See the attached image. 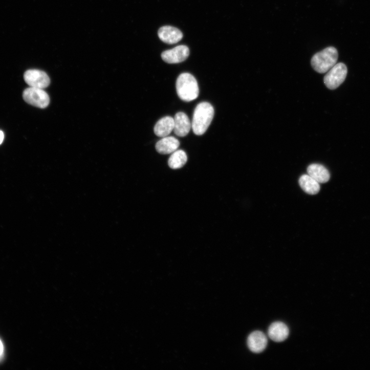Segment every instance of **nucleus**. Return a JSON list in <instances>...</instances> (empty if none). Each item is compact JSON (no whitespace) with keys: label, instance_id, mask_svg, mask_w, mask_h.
<instances>
[{"label":"nucleus","instance_id":"nucleus-8","mask_svg":"<svg viewBox=\"0 0 370 370\" xmlns=\"http://www.w3.org/2000/svg\"><path fill=\"white\" fill-rule=\"evenodd\" d=\"M158 36L163 42L168 45L176 44L183 37V34L179 29L171 26L161 28L158 31Z\"/></svg>","mask_w":370,"mask_h":370},{"label":"nucleus","instance_id":"nucleus-16","mask_svg":"<svg viewBox=\"0 0 370 370\" xmlns=\"http://www.w3.org/2000/svg\"><path fill=\"white\" fill-rule=\"evenodd\" d=\"M187 156L186 153L182 150H177L173 153L168 160V165L173 169L182 168L187 163Z\"/></svg>","mask_w":370,"mask_h":370},{"label":"nucleus","instance_id":"nucleus-2","mask_svg":"<svg viewBox=\"0 0 370 370\" xmlns=\"http://www.w3.org/2000/svg\"><path fill=\"white\" fill-rule=\"evenodd\" d=\"M176 89L179 98L186 102L196 99L199 95L198 81L190 73H182L178 77Z\"/></svg>","mask_w":370,"mask_h":370},{"label":"nucleus","instance_id":"nucleus-17","mask_svg":"<svg viewBox=\"0 0 370 370\" xmlns=\"http://www.w3.org/2000/svg\"><path fill=\"white\" fill-rule=\"evenodd\" d=\"M4 351L5 349L4 344L1 339H0V362H1L4 359Z\"/></svg>","mask_w":370,"mask_h":370},{"label":"nucleus","instance_id":"nucleus-12","mask_svg":"<svg viewBox=\"0 0 370 370\" xmlns=\"http://www.w3.org/2000/svg\"><path fill=\"white\" fill-rule=\"evenodd\" d=\"M174 127V118L171 116H166L159 120L156 123L154 132L159 137H166L173 130Z\"/></svg>","mask_w":370,"mask_h":370},{"label":"nucleus","instance_id":"nucleus-7","mask_svg":"<svg viewBox=\"0 0 370 370\" xmlns=\"http://www.w3.org/2000/svg\"><path fill=\"white\" fill-rule=\"evenodd\" d=\"M190 54L188 47L185 45L179 46L162 53V59L169 64L179 63L185 61Z\"/></svg>","mask_w":370,"mask_h":370},{"label":"nucleus","instance_id":"nucleus-1","mask_svg":"<svg viewBox=\"0 0 370 370\" xmlns=\"http://www.w3.org/2000/svg\"><path fill=\"white\" fill-rule=\"evenodd\" d=\"M214 115L212 105L209 102H202L196 106L191 123L194 134L203 135L211 124Z\"/></svg>","mask_w":370,"mask_h":370},{"label":"nucleus","instance_id":"nucleus-18","mask_svg":"<svg viewBox=\"0 0 370 370\" xmlns=\"http://www.w3.org/2000/svg\"><path fill=\"white\" fill-rule=\"evenodd\" d=\"M5 139V135L4 133L0 130V145H1L4 142Z\"/></svg>","mask_w":370,"mask_h":370},{"label":"nucleus","instance_id":"nucleus-3","mask_svg":"<svg viewBox=\"0 0 370 370\" xmlns=\"http://www.w3.org/2000/svg\"><path fill=\"white\" fill-rule=\"evenodd\" d=\"M338 57L336 49L330 47L315 54L311 59V65L315 71L323 74L337 63Z\"/></svg>","mask_w":370,"mask_h":370},{"label":"nucleus","instance_id":"nucleus-4","mask_svg":"<svg viewBox=\"0 0 370 370\" xmlns=\"http://www.w3.org/2000/svg\"><path fill=\"white\" fill-rule=\"evenodd\" d=\"M347 69L343 63H336L324 77V83L330 90L338 88L345 80Z\"/></svg>","mask_w":370,"mask_h":370},{"label":"nucleus","instance_id":"nucleus-11","mask_svg":"<svg viewBox=\"0 0 370 370\" xmlns=\"http://www.w3.org/2000/svg\"><path fill=\"white\" fill-rule=\"evenodd\" d=\"M268 335L273 341L282 342L288 338L289 329L285 323L282 322H275L269 327Z\"/></svg>","mask_w":370,"mask_h":370},{"label":"nucleus","instance_id":"nucleus-14","mask_svg":"<svg viewBox=\"0 0 370 370\" xmlns=\"http://www.w3.org/2000/svg\"><path fill=\"white\" fill-rule=\"evenodd\" d=\"M308 175L319 183H325L330 179L328 170L323 165L318 164L310 165L307 169Z\"/></svg>","mask_w":370,"mask_h":370},{"label":"nucleus","instance_id":"nucleus-9","mask_svg":"<svg viewBox=\"0 0 370 370\" xmlns=\"http://www.w3.org/2000/svg\"><path fill=\"white\" fill-rule=\"evenodd\" d=\"M174 132L179 137H185L189 133L192 127L188 116L184 112H179L175 115Z\"/></svg>","mask_w":370,"mask_h":370},{"label":"nucleus","instance_id":"nucleus-6","mask_svg":"<svg viewBox=\"0 0 370 370\" xmlns=\"http://www.w3.org/2000/svg\"><path fill=\"white\" fill-rule=\"evenodd\" d=\"M26 83L30 86L44 89L50 84V79L47 74L39 70H28L24 75Z\"/></svg>","mask_w":370,"mask_h":370},{"label":"nucleus","instance_id":"nucleus-15","mask_svg":"<svg viewBox=\"0 0 370 370\" xmlns=\"http://www.w3.org/2000/svg\"><path fill=\"white\" fill-rule=\"evenodd\" d=\"M299 183L301 188L308 194L315 195L320 191L319 183L308 175L302 176Z\"/></svg>","mask_w":370,"mask_h":370},{"label":"nucleus","instance_id":"nucleus-13","mask_svg":"<svg viewBox=\"0 0 370 370\" xmlns=\"http://www.w3.org/2000/svg\"><path fill=\"white\" fill-rule=\"evenodd\" d=\"M180 145V142L175 137H166L157 143L156 148L161 155H168L177 151Z\"/></svg>","mask_w":370,"mask_h":370},{"label":"nucleus","instance_id":"nucleus-10","mask_svg":"<svg viewBox=\"0 0 370 370\" xmlns=\"http://www.w3.org/2000/svg\"><path fill=\"white\" fill-rule=\"evenodd\" d=\"M248 345L250 350L253 353H262L267 346V337L262 332H254L248 337Z\"/></svg>","mask_w":370,"mask_h":370},{"label":"nucleus","instance_id":"nucleus-5","mask_svg":"<svg viewBox=\"0 0 370 370\" xmlns=\"http://www.w3.org/2000/svg\"><path fill=\"white\" fill-rule=\"evenodd\" d=\"M24 100L29 104L41 108L47 107L50 102L48 94L43 89L30 87L23 93Z\"/></svg>","mask_w":370,"mask_h":370}]
</instances>
